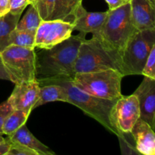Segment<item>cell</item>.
Masks as SVG:
<instances>
[{
  "mask_svg": "<svg viewBox=\"0 0 155 155\" xmlns=\"http://www.w3.org/2000/svg\"><path fill=\"white\" fill-rule=\"evenodd\" d=\"M74 30V23L62 20L42 21L35 34V48H51L69 38Z\"/></svg>",
  "mask_w": 155,
  "mask_h": 155,
  "instance_id": "obj_9",
  "label": "cell"
},
{
  "mask_svg": "<svg viewBox=\"0 0 155 155\" xmlns=\"http://www.w3.org/2000/svg\"><path fill=\"white\" fill-rule=\"evenodd\" d=\"M0 80H9V81H11L10 75L8 74L4 64H3L1 55H0Z\"/></svg>",
  "mask_w": 155,
  "mask_h": 155,
  "instance_id": "obj_29",
  "label": "cell"
},
{
  "mask_svg": "<svg viewBox=\"0 0 155 155\" xmlns=\"http://www.w3.org/2000/svg\"><path fill=\"white\" fill-rule=\"evenodd\" d=\"M29 5H30V7L28 10L26 12L22 19L21 21L19 20L17 24L16 29L36 33V30L42 20L41 19L37 10L35 8L34 6L31 4Z\"/></svg>",
  "mask_w": 155,
  "mask_h": 155,
  "instance_id": "obj_20",
  "label": "cell"
},
{
  "mask_svg": "<svg viewBox=\"0 0 155 155\" xmlns=\"http://www.w3.org/2000/svg\"><path fill=\"white\" fill-rule=\"evenodd\" d=\"M139 100L140 119L155 129V80L144 77L143 80L134 92Z\"/></svg>",
  "mask_w": 155,
  "mask_h": 155,
  "instance_id": "obj_11",
  "label": "cell"
},
{
  "mask_svg": "<svg viewBox=\"0 0 155 155\" xmlns=\"http://www.w3.org/2000/svg\"><path fill=\"white\" fill-rule=\"evenodd\" d=\"M28 5V0H10V12L22 14L23 11Z\"/></svg>",
  "mask_w": 155,
  "mask_h": 155,
  "instance_id": "obj_26",
  "label": "cell"
},
{
  "mask_svg": "<svg viewBox=\"0 0 155 155\" xmlns=\"http://www.w3.org/2000/svg\"></svg>",
  "mask_w": 155,
  "mask_h": 155,
  "instance_id": "obj_33",
  "label": "cell"
},
{
  "mask_svg": "<svg viewBox=\"0 0 155 155\" xmlns=\"http://www.w3.org/2000/svg\"><path fill=\"white\" fill-rule=\"evenodd\" d=\"M8 141L19 145H24L30 149L33 150L38 155H54V152L51 151L48 147L38 140L27 129L26 125H23L19 129L8 136L6 138Z\"/></svg>",
  "mask_w": 155,
  "mask_h": 155,
  "instance_id": "obj_15",
  "label": "cell"
},
{
  "mask_svg": "<svg viewBox=\"0 0 155 155\" xmlns=\"http://www.w3.org/2000/svg\"><path fill=\"white\" fill-rule=\"evenodd\" d=\"M53 101L68 102V95L64 88L58 84H45L40 86L39 99L34 108Z\"/></svg>",
  "mask_w": 155,
  "mask_h": 155,
  "instance_id": "obj_16",
  "label": "cell"
},
{
  "mask_svg": "<svg viewBox=\"0 0 155 155\" xmlns=\"http://www.w3.org/2000/svg\"><path fill=\"white\" fill-rule=\"evenodd\" d=\"M9 148H10V144L6 139V142L0 144V155H7Z\"/></svg>",
  "mask_w": 155,
  "mask_h": 155,
  "instance_id": "obj_30",
  "label": "cell"
},
{
  "mask_svg": "<svg viewBox=\"0 0 155 155\" xmlns=\"http://www.w3.org/2000/svg\"><path fill=\"white\" fill-rule=\"evenodd\" d=\"M124 76L113 69L93 72L77 73L73 83L86 93L98 98L117 100L122 96L121 81Z\"/></svg>",
  "mask_w": 155,
  "mask_h": 155,
  "instance_id": "obj_5",
  "label": "cell"
},
{
  "mask_svg": "<svg viewBox=\"0 0 155 155\" xmlns=\"http://www.w3.org/2000/svg\"><path fill=\"white\" fill-rule=\"evenodd\" d=\"M141 75L155 80V45L152 47L147 58Z\"/></svg>",
  "mask_w": 155,
  "mask_h": 155,
  "instance_id": "obj_23",
  "label": "cell"
},
{
  "mask_svg": "<svg viewBox=\"0 0 155 155\" xmlns=\"http://www.w3.org/2000/svg\"><path fill=\"white\" fill-rule=\"evenodd\" d=\"M107 12H89L80 4L76 9L74 21V30H78L81 34L86 36L88 33L95 35L99 32L107 15Z\"/></svg>",
  "mask_w": 155,
  "mask_h": 155,
  "instance_id": "obj_13",
  "label": "cell"
},
{
  "mask_svg": "<svg viewBox=\"0 0 155 155\" xmlns=\"http://www.w3.org/2000/svg\"><path fill=\"white\" fill-rule=\"evenodd\" d=\"M155 45V29L137 31L129 39L123 50V74L141 75L152 47Z\"/></svg>",
  "mask_w": 155,
  "mask_h": 155,
  "instance_id": "obj_6",
  "label": "cell"
},
{
  "mask_svg": "<svg viewBox=\"0 0 155 155\" xmlns=\"http://www.w3.org/2000/svg\"><path fill=\"white\" fill-rule=\"evenodd\" d=\"M107 11V15L99 32L92 36L100 38L106 45L122 54L129 39L138 31L132 22L130 2Z\"/></svg>",
  "mask_w": 155,
  "mask_h": 155,
  "instance_id": "obj_4",
  "label": "cell"
},
{
  "mask_svg": "<svg viewBox=\"0 0 155 155\" xmlns=\"http://www.w3.org/2000/svg\"><path fill=\"white\" fill-rule=\"evenodd\" d=\"M107 69L116 70L123 74L120 53L106 45L97 36H92L89 40L84 39L78 50L75 63L76 74Z\"/></svg>",
  "mask_w": 155,
  "mask_h": 155,
  "instance_id": "obj_3",
  "label": "cell"
},
{
  "mask_svg": "<svg viewBox=\"0 0 155 155\" xmlns=\"http://www.w3.org/2000/svg\"><path fill=\"white\" fill-rule=\"evenodd\" d=\"M21 14H13L9 12L0 16V52L9 45V36L16 28Z\"/></svg>",
  "mask_w": 155,
  "mask_h": 155,
  "instance_id": "obj_17",
  "label": "cell"
},
{
  "mask_svg": "<svg viewBox=\"0 0 155 155\" xmlns=\"http://www.w3.org/2000/svg\"><path fill=\"white\" fill-rule=\"evenodd\" d=\"M39 82V86L45 84H58L64 88L68 95V103L81 109L86 114L98 121L106 130L118 138L124 136L111 123V110L117 100L98 98L86 93L73 83L72 79L58 78Z\"/></svg>",
  "mask_w": 155,
  "mask_h": 155,
  "instance_id": "obj_2",
  "label": "cell"
},
{
  "mask_svg": "<svg viewBox=\"0 0 155 155\" xmlns=\"http://www.w3.org/2000/svg\"><path fill=\"white\" fill-rule=\"evenodd\" d=\"M85 36L71 35L50 48H41L36 53V79L37 81L58 78L73 79L78 50Z\"/></svg>",
  "mask_w": 155,
  "mask_h": 155,
  "instance_id": "obj_1",
  "label": "cell"
},
{
  "mask_svg": "<svg viewBox=\"0 0 155 155\" xmlns=\"http://www.w3.org/2000/svg\"><path fill=\"white\" fill-rule=\"evenodd\" d=\"M33 1H35V0H28V2H29V4H30V3H31V2H33Z\"/></svg>",
  "mask_w": 155,
  "mask_h": 155,
  "instance_id": "obj_32",
  "label": "cell"
},
{
  "mask_svg": "<svg viewBox=\"0 0 155 155\" xmlns=\"http://www.w3.org/2000/svg\"><path fill=\"white\" fill-rule=\"evenodd\" d=\"M35 34L36 33L15 28L9 36V45L35 48Z\"/></svg>",
  "mask_w": 155,
  "mask_h": 155,
  "instance_id": "obj_21",
  "label": "cell"
},
{
  "mask_svg": "<svg viewBox=\"0 0 155 155\" xmlns=\"http://www.w3.org/2000/svg\"><path fill=\"white\" fill-rule=\"evenodd\" d=\"M130 14L138 31L155 29V0H130Z\"/></svg>",
  "mask_w": 155,
  "mask_h": 155,
  "instance_id": "obj_12",
  "label": "cell"
},
{
  "mask_svg": "<svg viewBox=\"0 0 155 155\" xmlns=\"http://www.w3.org/2000/svg\"><path fill=\"white\" fill-rule=\"evenodd\" d=\"M139 118V100L134 94L129 96L122 95L112 107L111 123L121 134L130 133Z\"/></svg>",
  "mask_w": 155,
  "mask_h": 155,
  "instance_id": "obj_8",
  "label": "cell"
},
{
  "mask_svg": "<svg viewBox=\"0 0 155 155\" xmlns=\"http://www.w3.org/2000/svg\"><path fill=\"white\" fill-rule=\"evenodd\" d=\"M105 2L108 4L109 10H113L124 5L130 1V0H105Z\"/></svg>",
  "mask_w": 155,
  "mask_h": 155,
  "instance_id": "obj_27",
  "label": "cell"
},
{
  "mask_svg": "<svg viewBox=\"0 0 155 155\" xmlns=\"http://www.w3.org/2000/svg\"><path fill=\"white\" fill-rule=\"evenodd\" d=\"M0 55L12 83L16 85L36 79L35 48L10 45Z\"/></svg>",
  "mask_w": 155,
  "mask_h": 155,
  "instance_id": "obj_7",
  "label": "cell"
},
{
  "mask_svg": "<svg viewBox=\"0 0 155 155\" xmlns=\"http://www.w3.org/2000/svg\"><path fill=\"white\" fill-rule=\"evenodd\" d=\"M57 0H35L30 4L33 5L37 10L42 21H48L51 19V15L54 12Z\"/></svg>",
  "mask_w": 155,
  "mask_h": 155,
  "instance_id": "obj_22",
  "label": "cell"
},
{
  "mask_svg": "<svg viewBox=\"0 0 155 155\" xmlns=\"http://www.w3.org/2000/svg\"><path fill=\"white\" fill-rule=\"evenodd\" d=\"M83 0H57L50 20H62L73 23L76 9Z\"/></svg>",
  "mask_w": 155,
  "mask_h": 155,
  "instance_id": "obj_18",
  "label": "cell"
},
{
  "mask_svg": "<svg viewBox=\"0 0 155 155\" xmlns=\"http://www.w3.org/2000/svg\"><path fill=\"white\" fill-rule=\"evenodd\" d=\"M30 114L21 110H13L2 127V134L9 136L26 124Z\"/></svg>",
  "mask_w": 155,
  "mask_h": 155,
  "instance_id": "obj_19",
  "label": "cell"
},
{
  "mask_svg": "<svg viewBox=\"0 0 155 155\" xmlns=\"http://www.w3.org/2000/svg\"><path fill=\"white\" fill-rule=\"evenodd\" d=\"M39 82L35 80L23 82L15 85V87L8 101L14 110H21L31 113L39 96Z\"/></svg>",
  "mask_w": 155,
  "mask_h": 155,
  "instance_id": "obj_10",
  "label": "cell"
},
{
  "mask_svg": "<svg viewBox=\"0 0 155 155\" xmlns=\"http://www.w3.org/2000/svg\"><path fill=\"white\" fill-rule=\"evenodd\" d=\"M12 105L8 100L0 104V133L2 134V127L6 118L13 111Z\"/></svg>",
  "mask_w": 155,
  "mask_h": 155,
  "instance_id": "obj_25",
  "label": "cell"
},
{
  "mask_svg": "<svg viewBox=\"0 0 155 155\" xmlns=\"http://www.w3.org/2000/svg\"><path fill=\"white\" fill-rule=\"evenodd\" d=\"M6 142V139L3 137V134H1L0 133V144H2Z\"/></svg>",
  "mask_w": 155,
  "mask_h": 155,
  "instance_id": "obj_31",
  "label": "cell"
},
{
  "mask_svg": "<svg viewBox=\"0 0 155 155\" xmlns=\"http://www.w3.org/2000/svg\"><path fill=\"white\" fill-rule=\"evenodd\" d=\"M130 133L136 142L138 153L145 155L155 154V134L149 124L139 118Z\"/></svg>",
  "mask_w": 155,
  "mask_h": 155,
  "instance_id": "obj_14",
  "label": "cell"
},
{
  "mask_svg": "<svg viewBox=\"0 0 155 155\" xmlns=\"http://www.w3.org/2000/svg\"><path fill=\"white\" fill-rule=\"evenodd\" d=\"M10 12V0H0V16Z\"/></svg>",
  "mask_w": 155,
  "mask_h": 155,
  "instance_id": "obj_28",
  "label": "cell"
},
{
  "mask_svg": "<svg viewBox=\"0 0 155 155\" xmlns=\"http://www.w3.org/2000/svg\"><path fill=\"white\" fill-rule=\"evenodd\" d=\"M8 142L10 144V148H9L7 155H38L36 151L27 147L15 143V142H9V141Z\"/></svg>",
  "mask_w": 155,
  "mask_h": 155,
  "instance_id": "obj_24",
  "label": "cell"
}]
</instances>
